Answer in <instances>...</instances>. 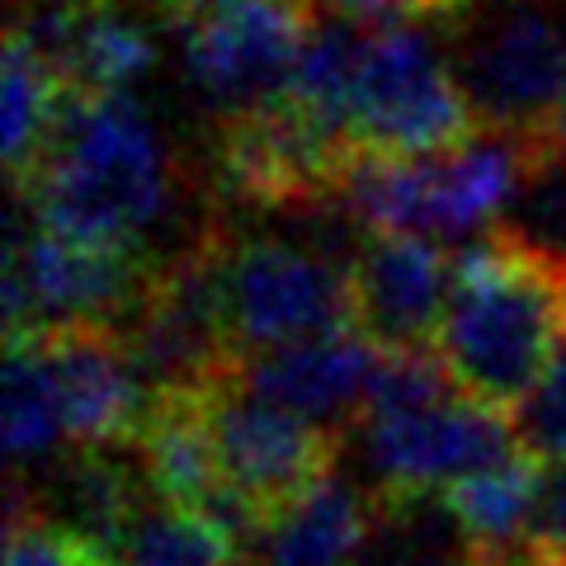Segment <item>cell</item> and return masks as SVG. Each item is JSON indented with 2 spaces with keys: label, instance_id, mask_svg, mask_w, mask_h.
Masks as SVG:
<instances>
[{
  "label": "cell",
  "instance_id": "6da1fadb",
  "mask_svg": "<svg viewBox=\"0 0 566 566\" xmlns=\"http://www.w3.org/2000/svg\"><path fill=\"white\" fill-rule=\"evenodd\" d=\"M175 189V156L133 95L71 91L43 166L14 189V203L62 237L156 255L151 232L170 218Z\"/></svg>",
  "mask_w": 566,
  "mask_h": 566
},
{
  "label": "cell",
  "instance_id": "7a4b0ae2",
  "mask_svg": "<svg viewBox=\"0 0 566 566\" xmlns=\"http://www.w3.org/2000/svg\"><path fill=\"white\" fill-rule=\"evenodd\" d=\"M566 345V270L501 227L453 251L434 359L486 411L515 420Z\"/></svg>",
  "mask_w": 566,
  "mask_h": 566
},
{
  "label": "cell",
  "instance_id": "3957f363",
  "mask_svg": "<svg viewBox=\"0 0 566 566\" xmlns=\"http://www.w3.org/2000/svg\"><path fill=\"white\" fill-rule=\"evenodd\" d=\"M151 420L123 331H20L6 335V449L33 468L76 449L137 444Z\"/></svg>",
  "mask_w": 566,
  "mask_h": 566
},
{
  "label": "cell",
  "instance_id": "277c9868",
  "mask_svg": "<svg viewBox=\"0 0 566 566\" xmlns=\"http://www.w3.org/2000/svg\"><path fill=\"white\" fill-rule=\"evenodd\" d=\"M349 449L359 453V476L374 491L444 495L524 453L515 420L472 401L434 354L416 359L382 354L374 397L354 424Z\"/></svg>",
  "mask_w": 566,
  "mask_h": 566
},
{
  "label": "cell",
  "instance_id": "5b68a950",
  "mask_svg": "<svg viewBox=\"0 0 566 566\" xmlns=\"http://www.w3.org/2000/svg\"><path fill=\"white\" fill-rule=\"evenodd\" d=\"M175 401H185L193 420H199L218 482L227 501L241 510V520L251 524V538L270 515H279L289 501H297L307 486H316L322 476L340 468L349 449L340 434L260 397L241 378V359L222 368L212 382H203L199 392Z\"/></svg>",
  "mask_w": 566,
  "mask_h": 566
},
{
  "label": "cell",
  "instance_id": "8992f818",
  "mask_svg": "<svg viewBox=\"0 0 566 566\" xmlns=\"http://www.w3.org/2000/svg\"><path fill=\"white\" fill-rule=\"evenodd\" d=\"M349 260L331 241L237 232L222 222V307L237 359L354 331Z\"/></svg>",
  "mask_w": 566,
  "mask_h": 566
},
{
  "label": "cell",
  "instance_id": "52a82bcc",
  "mask_svg": "<svg viewBox=\"0 0 566 566\" xmlns=\"http://www.w3.org/2000/svg\"><path fill=\"white\" fill-rule=\"evenodd\" d=\"M482 118L453 76L449 48L420 20L374 24L349 104V142L368 156H434L468 142Z\"/></svg>",
  "mask_w": 566,
  "mask_h": 566
},
{
  "label": "cell",
  "instance_id": "ba28073f",
  "mask_svg": "<svg viewBox=\"0 0 566 566\" xmlns=\"http://www.w3.org/2000/svg\"><path fill=\"white\" fill-rule=\"evenodd\" d=\"M449 24L444 48L476 118L543 133L566 99V0H472Z\"/></svg>",
  "mask_w": 566,
  "mask_h": 566
},
{
  "label": "cell",
  "instance_id": "9c48e42d",
  "mask_svg": "<svg viewBox=\"0 0 566 566\" xmlns=\"http://www.w3.org/2000/svg\"><path fill=\"white\" fill-rule=\"evenodd\" d=\"M161 260L123 245L76 241L14 203L6 251V335L20 331H123L137 316Z\"/></svg>",
  "mask_w": 566,
  "mask_h": 566
},
{
  "label": "cell",
  "instance_id": "30bf717a",
  "mask_svg": "<svg viewBox=\"0 0 566 566\" xmlns=\"http://www.w3.org/2000/svg\"><path fill=\"white\" fill-rule=\"evenodd\" d=\"M312 20L307 0H241L185 24V71L212 123L289 95Z\"/></svg>",
  "mask_w": 566,
  "mask_h": 566
},
{
  "label": "cell",
  "instance_id": "8fae6325",
  "mask_svg": "<svg viewBox=\"0 0 566 566\" xmlns=\"http://www.w3.org/2000/svg\"><path fill=\"white\" fill-rule=\"evenodd\" d=\"M449 289V245L420 237H359L349 260V322L387 359L434 354Z\"/></svg>",
  "mask_w": 566,
  "mask_h": 566
},
{
  "label": "cell",
  "instance_id": "7c38bea8",
  "mask_svg": "<svg viewBox=\"0 0 566 566\" xmlns=\"http://www.w3.org/2000/svg\"><path fill=\"white\" fill-rule=\"evenodd\" d=\"M382 354L364 340L359 331H340L326 340H303L241 359V378L260 397L279 401L283 411L303 416L322 430L340 434L349 444L368 397H374Z\"/></svg>",
  "mask_w": 566,
  "mask_h": 566
},
{
  "label": "cell",
  "instance_id": "4fadbf2b",
  "mask_svg": "<svg viewBox=\"0 0 566 566\" xmlns=\"http://www.w3.org/2000/svg\"><path fill=\"white\" fill-rule=\"evenodd\" d=\"M368 515H374V486L359 472L335 468L260 524L245 547V566H354Z\"/></svg>",
  "mask_w": 566,
  "mask_h": 566
},
{
  "label": "cell",
  "instance_id": "5bb4252c",
  "mask_svg": "<svg viewBox=\"0 0 566 566\" xmlns=\"http://www.w3.org/2000/svg\"><path fill=\"white\" fill-rule=\"evenodd\" d=\"M354 566H472V543L444 491H374Z\"/></svg>",
  "mask_w": 566,
  "mask_h": 566
},
{
  "label": "cell",
  "instance_id": "9a60e30c",
  "mask_svg": "<svg viewBox=\"0 0 566 566\" xmlns=\"http://www.w3.org/2000/svg\"><path fill=\"white\" fill-rule=\"evenodd\" d=\"M104 566H245V543L203 510L151 495L104 553Z\"/></svg>",
  "mask_w": 566,
  "mask_h": 566
},
{
  "label": "cell",
  "instance_id": "2e32d148",
  "mask_svg": "<svg viewBox=\"0 0 566 566\" xmlns=\"http://www.w3.org/2000/svg\"><path fill=\"white\" fill-rule=\"evenodd\" d=\"M66 95L71 85L6 29V170L14 189L43 166Z\"/></svg>",
  "mask_w": 566,
  "mask_h": 566
},
{
  "label": "cell",
  "instance_id": "e0dca14e",
  "mask_svg": "<svg viewBox=\"0 0 566 566\" xmlns=\"http://www.w3.org/2000/svg\"><path fill=\"white\" fill-rule=\"evenodd\" d=\"M495 227L566 270V151H557L547 137H538L534 161Z\"/></svg>",
  "mask_w": 566,
  "mask_h": 566
},
{
  "label": "cell",
  "instance_id": "ac0fdd59",
  "mask_svg": "<svg viewBox=\"0 0 566 566\" xmlns=\"http://www.w3.org/2000/svg\"><path fill=\"white\" fill-rule=\"evenodd\" d=\"M515 566H566V458L528 453Z\"/></svg>",
  "mask_w": 566,
  "mask_h": 566
},
{
  "label": "cell",
  "instance_id": "d6986e66",
  "mask_svg": "<svg viewBox=\"0 0 566 566\" xmlns=\"http://www.w3.org/2000/svg\"><path fill=\"white\" fill-rule=\"evenodd\" d=\"M6 566H104L85 538L62 528L39 505L10 491V524H6Z\"/></svg>",
  "mask_w": 566,
  "mask_h": 566
},
{
  "label": "cell",
  "instance_id": "ffe728a7",
  "mask_svg": "<svg viewBox=\"0 0 566 566\" xmlns=\"http://www.w3.org/2000/svg\"><path fill=\"white\" fill-rule=\"evenodd\" d=\"M515 434L524 453L566 458V345L553 359V368H547V378L538 382V392L515 416Z\"/></svg>",
  "mask_w": 566,
  "mask_h": 566
},
{
  "label": "cell",
  "instance_id": "44dd1931",
  "mask_svg": "<svg viewBox=\"0 0 566 566\" xmlns=\"http://www.w3.org/2000/svg\"><path fill=\"white\" fill-rule=\"evenodd\" d=\"M316 14H345V20L364 24H392V20H453L472 0H307Z\"/></svg>",
  "mask_w": 566,
  "mask_h": 566
},
{
  "label": "cell",
  "instance_id": "7402d4cb",
  "mask_svg": "<svg viewBox=\"0 0 566 566\" xmlns=\"http://www.w3.org/2000/svg\"><path fill=\"white\" fill-rule=\"evenodd\" d=\"M156 14H166L170 24H189V20H203L212 10H227V6H241V0H137Z\"/></svg>",
  "mask_w": 566,
  "mask_h": 566
},
{
  "label": "cell",
  "instance_id": "603a6c76",
  "mask_svg": "<svg viewBox=\"0 0 566 566\" xmlns=\"http://www.w3.org/2000/svg\"><path fill=\"white\" fill-rule=\"evenodd\" d=\"M543 137H547V142H553V147H557V151H566V99H562V104H557V109H553V118H547V123H543Z\"/></svg>",
  "mask_w": 566,
  "mask_h": 566
}]
</instances>
